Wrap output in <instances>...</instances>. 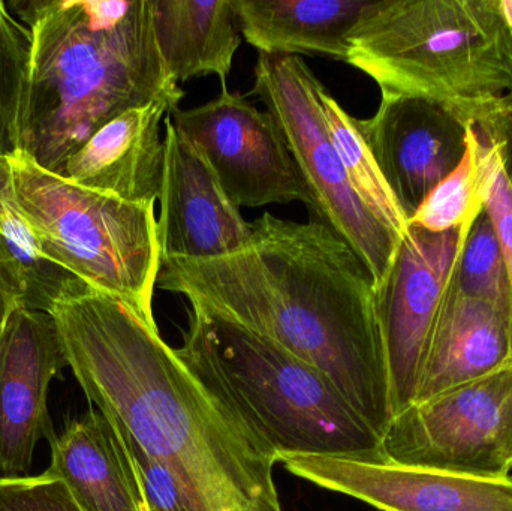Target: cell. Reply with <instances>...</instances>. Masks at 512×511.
Wrapping results in <instances>:
<instances>
[{"label":"cell","instance_id":"7402d4cb","mask_svg":"<svg viewBox=\"0 0 512 511\" xmlns=\"http://www.w3.org/2000/svg\"><path fill=\"white\" fill-rule=\"evenodd\" d=\"M486 104L487 101L478 102L475 108L474 119L469 126L468 141L474 156L478 195L501 246L510 273L512 290V180L507 170L501 137L490 120Z\"/></svg>","mask_w":512,"mask_h":511},{"label":"cell","instance_id":"4fadbf2b","mask_svg":"<svg viewBox=\"0 0 512 511\" xmlns=\"http://www.w3.org/2000/svg\"><path fill=\"white\" fill-rule=\"evenodd\" d=\"M66 366L48 312L18 306L0 330V473L27 476L36 447L56 432L48 411L54 378Z\"/></svg>","mask_w":512,"mask_h":511},{"label":"cell","instance_id":"7c38bea8","mask_svg":"<svg viewBox=\"0 0 512 511\" xmlns=\"http://www.w3.org/2000/svg\"><path fill=\"white\" fill-rule=\"evenodd\" d=\"M291 476L379 511H512V480L478 479L388 459L280 455Z\"/></svg>","mask_w":512,"mask_h":511},{"label":"cell","instance_id":"7a4b0ae2","mask_svg":"<svg viewBox=\"0 0 512 511\" xmlns=\"http://www.w3.org/2000/svg\"><path fill=\"white\" fill-rule=\"evenodd\" d=\"M251 224V242L233 254L162 258L156 287L300 357L384 437L393 410L366 264L324 221L267 212Z\"/></svg>","mask_w":512,"mask_h":511},{"label":"cell","instance_id":"ba28073f","mask_svg":"<svg viewBox=\"0 0 512 511\" xmlns=\"http://www.w3.org/2000/svg\"><path fill=\"white\" fill-rule=\"evenodd\" d=\"M385 459L478 479L512 471V365L393 417Z\"/></svg>","mask_w":512,"mask_h":511},{"label":"cell","instance_id":"603a6c76","mask_svg":"<svg viewBox=\"0 0 512 511\" xmlns=\"http://www.w3.org/2000/svg\"><path fill=\"white\" fill-rule=\"evenodd\" d=\"M451 288L460 296L490 303L511 317L510 273L492 221L484 210L469 228L454 266Z\"/></svg>","mask_w":512,"mask_h":511},{"label":"cell","instance_id":"5b68a950","mask_svg":"<svg viewBox=\"0 0 512 511\" xmlns=\"http://www.w3.org/2000/svg\"><path fill=\"white\" fill-rule=\"evenodd\" d=\"M346 63L382 95L490 101L512 93V32L499 0H375Z\"/></svg>","mask_w":512,"mask_h":511},{"label":"cell","instance_id":"6da1fadb","mask_svg":"<svg viewBox=\"0 0 512 511\" xmlns=\"http://www.w3.org/2000/svg\"><path fill=\"white\" fill-rule=\"evenodd\" d=\"M48 314L90 405L167 464L209 511H283L277 453L125 300L63 279Z\"/></svg>","mask_w":512,"mask_h":511},{"label":"cell","instance_id":"cb8c5ba5","mask_svg":"<svg viewBox=\"0 0 512 511\" xmlns=\"http://www.w3.org/2000/svg\"><path fill=\"white\" fill-rule=\"evenodd\" d=\"M29 71V32L0 0V153L9 155L18 147L21 102Z\"/></svg>","mask_w":512,"mask_h":511},{"label":"cell","instance_id":"9c48e42d","mask_svg":"<svg viewBox=\"0 0 512 511\" xmlns=\"http://www.w3.org/2000/svg\"><path fill=\"white\" fill-rule=\"evenodd\" d=\"M474 221L445 233L409 225L387 276L375 288L393 417L414 404L454 266Z\"/></svg>","mask_w":512,"mask_h":511},{"label":"cell","instance_id":"30bf717a","mask_svg":"<svg viewBox=\"0 0 512 511\" xmlns=\"http://www.w3.org/2000/svg\"><path fill=\"white\" fill-rule=\"evenodd\" d=\"M177 131L200 150L237 207H313L306 183L274 117L227 86L207 104L170 114Z\"/></svg>","mask_w":512,"mask_h":511},{"label":"cell","instance_id":"8fae6325","mask_svg":"<svg viewBox=\"0 0 512 511\" xmlns=\"http://www.w3.org/2000/svg\"><path fill=\"white\" fill-rule=\"evenodd\" d=\"M477 104L382 95L372 117L357 119L408 224L427 195L465 158Z\"/></svg>","mask_w":512,"mask_h":511},{"label":"cell","instance_id":"ffe728a7","mask_svg":"<svg viewBox=\"0 0 512 511\" xmlns=\"http://www.w3.org/2000/svg\"><path fill=\"white\" fill-rule=\"evenodd\" d=\"M68 273L42 257L12 183L8 158L0 153V296L9 308L48 312Z\"/></svg>","mask_w":512,"mask_h":511},{"label":"cell","instance_id":"83f0119b","mask_svg":"<svg viewBox=\"0 0 512 511\" xmlns=\"http://www.w3.org/2000/svg\"><path fill=\"white\" fill-rule=\"evenodd\" d=\"M486 107L490 120L501 137L507 170L512 180V93L504 98L490 99Z\"/></svg>","mask_w":512,"mask_h":511},{"label":"cell","instance_id":"d6986e66","mask_svg":"<svg viewBox=\"0 0 512 511\" xmlns=\"http://www.w3.org/2000/svg\"><path fill=\"white\" fill-rule=\"evenodd\" d=\"M153 32L168 75L176 81L216 75L227 81L242 30L233 0H150Z\"/></svg>","mask_w":512,"mask_h":511},{"label":"cell","instance_id":"4dcf8cb0","mask_svg":"<svg viewBox=\"0 0 512 511\" xmlns=\"http://www.w3.org/2000/svg\"><path fill=\"white\" fill-rule=\"evenodd\" d=\"M510 479L512 480V471H511V474H510Z\"/></svg>","mask_w":512,"mask_h":511},{"label":"cell","instance_id":"5bb4252c","mask_svg":"<svg viewBox=\"0 0 512 511\" xmlns=\"http://www.w3.org/2000/svg\"><path fill=\"white\" fill-rule=\"evenodd\" d=\"M164 176L158 219L162 258L224 257L251 242L243 218L200 150L183 137L170 116L164 120Z\"/></svg>","mask_w":512,"mask_h":511},{"label":"cell","instance_id":"3957f363","mask_svg":"<svg viewBox=\"0 0 512 511\" xmlns=\"http://www.w3.org/2000/svg\"><path fill=\"white\" fill-rule=\"evenodd\" d=\"M29 32L17 150L62 176L66 162L123 111L179 107L159 54L150 0H11Z\"/></svg>","mask_w":512,"mask_h":511},{"label":"cell","instance_id":"2e32d148","mask_svg":"<svg viewBox=\"0 0 512 511\" xmlns=\"http://www.w3.org/2000/svg\"><path fill=\"white\" fill-rule=\"evenodd\" d=\"M512 365L511 317L450 287L430 341L414 404Z\"/></svg>","mask_w":512,"mask_h":511},{"label":"cell","instance_id":"9a60e30c","mask_svg":"<svg viewBox=\"0 0 512 511\" xmlns=\"http://www.w3.org/2000/svg\"><path fill=\"white\" fill-rule=\"evenodd\" d=\"M176 110L155 101L123 111L72 153L62 176L122 200L155 204L164 176L161 125Z\"/></svg>","mask_w":512,"mask_h":511},{"label":"cell","instance_id":"4316f807","mask_svg":"<svg viewBox=\"0 0 512 511\" xmlns=\"http://www.w3.org/2000/svg\"><path fill=\"white\" fill-rule=\"evenodd\" d=\"M2 511H84L53 471L0 477Z\"/></svg>","mask_w":512,"mask_h":511},{"label":"cell","instance_id":"e0dca14e","mask_svg":"<svg viewBox=\"0 0 512 511\" xmlns=\"http://www.w3.org/2000/svg\"><path fill=\"white\" fill-rule=\"evenodd\" d=\"M48 470L84 511H147L128 453L110 420L90 407L48 440Z\"/></svg>","mask_w":512,"mask_h":511},{"label":"cell","instance_id":"f546056e","mask_svg":"<svg viewBox=\"0 0 512 511\" xmlns=\"http://www.w3.org/2000/svg\"><path fill=\"white\" fill-rule=\"evenodd\" d=\"M12 311H14V309L9 308L8 303L0 296V330H2L3 324L6 323Z\"/></svg>","mask_w":512,"mask_h":511},{"label":"cell","instance_id":"52a82bcc","mask_svg":"<svg viewBox=\"0 0 512 511\" xmlns=\"http://www.w3.org/2000/svg\"><path fill=\"white\" fill-rule=\"evenodd\" d=\"M254 75L252 92L276 120L313 209L357 252L379 287L400 239L352 186L319 107L321 81L297 56L259 54Z\"/></svg>","mask_w":512,"mask_h":511},{"label":"cell","instance_id":"d4e9b609","mask_svg":"<svg viewBox=\"0 0 512 511\" xmlns=\"http://www.w3.org/2000/svg\"><path fill=\"white\" fill-rule=\"evenodd\" d=\"M483 210L475 183L474 156L468 141V152L459 167L427 195L409 219V225L430 233H445L474 221Z\"/></svg>","mask_w":512,"mask_h":511},{"label":"cell","instance_id":"44dd1931","mask_svg":"<svg viewBox=\"0 0 512 511\" xmlns=\"http://www.w3.org/2000/svg\"><path fill=\"white\" fill-rule=\"evenodd\" d=\"M318 101L328 134L339 152L355 191L370 210L402 239L409 227L408 219L388 188L366 140L361 135L357 119L331 96L322 83L318 87Z\"/></svg>","mask_w":512,"mask_h":511},{"label":"cell","instance_id":"1f68e13d","mask_svg":"<svg viewBox=\"0 0 512 511\" xmlns=\"http://www.w3.org/2000/svg\"><path fill=\"white\" fill-rule=\"evenodd\" d=\"M0 511H2V510H0Z\"/></svg>","mask_w":512,"mask_h":511},{"label":"cell","instance_id":"f1b7e54d","mask_svg":"<svg viewBox=\"0 0 512 511\" xmlns=\"http://www.w3.org/2000/svg\"><path fill=\"white\" fill-rule=\"evenodd\" d=\"M501 2L502 14H504L505 21L512 32V0H499Z\"/></svg>","mask_w":512,"mask_h":511},{"label":"cell","instance_id":"484cf974","mask_svg":"<svg viewBox=\"0 0 512 511\" xmlns=\"http://www.w3.org/2000/svg\"><path fill=\"white\" fill-rule=\"evenodd\" d=\"M110 422L128 453L147 511H209L167 464L144 452L122 426Z\"/></svg>","mask_w":512,"mask_h":511},{"label":"cell","instance_id":"277c9868","mask_svg":"<svg viewBox=\"0 0 512 511\" xmlns=\"http://www.w3.org/2000/svg\"><path fill=\"white\" fill-rule=\"evenodd\" d=\"M188 315L177 350L277 456L385 459L381 435L321 371L221 318Z\"/></svg>","mask_w":512,"mask_h":511},{"label":"cell","instance_id":"8992f818","mask_svg":"<svg viewBox=\"0 0 512 511\" xmlns=\"http://www.w3.org/2000/svg\"><path fill=\"white\" fill-rule=\"evenodd\" d=\"M6 158L42 257L155 321L153 291L162 266L155 204L77 185L21 150Z\"/></svg>","mask_w":512,"mask_h":511},{"label":"cell","instance_id":"ac0fdd59","mask_svg":"<svg viewBox=\"0 0 512 511\" xmlns=\"http://www.w3.org/2000/svg\"><path fill=\"white\" fill-rule=\"evenodd\" d=\"M375 0H233L240 30L259 54H322L346 62L349 36Z\"/></svg>","mask_w":512,"mask_h":511}]
</instances>
